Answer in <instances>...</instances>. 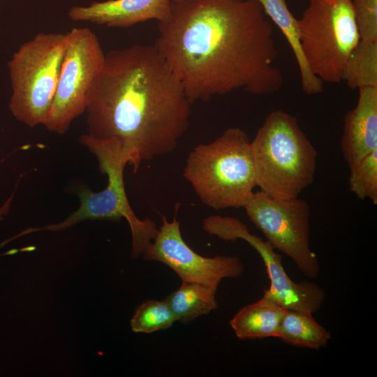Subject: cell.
<instances>
[{
  "label": "cell",
  "mask_w": 377,
  "mask_h": 377,
  "mask_svg": "<svg viewBox=\"0 0 377 377\" xmlns=\"http://www.w3.org/2000/svg\"><path fill=\"white\" fill-rule=\"evenodd\" d=\"M267 17L255 0L172 1L154 46L191 103L239 89L273 94L284 80Z\"/></svg>",
  "instance_id": "6da1fadb"
},
{
  "label": "cell",
  "mask_w": 377,
  "mask_h": 377,
  "mask_svg": "<svg viewBox=\"0 0 377 377\" xmlns=\"http://www.w3.org/2000/svg\"><path fill=\"white\" fill-rule=\"evenodd\" d=\"M191 104L154 45L114 50L105 54L89 96L87 134L118 140L135 173L142 162L176 149L189 126Z\"/></svg>",
  "instance_id": "7a4b0ae2"
},
{
  "label": "cell",
  "mask_w": 377,
  "mask_h": 377,
  "mask_svg": "<svg viewBox=\"0 0 377 377\" xmlns=\"http://www.w3.org/2000/svg\"><path fill=\"white\" fill-rule=\"evenodd\" d=\"M79 140L97 158L101 172L108 176L106 187L98 192L88 188H80L77 192L79 208L64 220L43 227L28 228L5 240L4 244L39 231L64 230L84 220L119 221L125 219L131 232V258L140 257L156 235L158 228L151 219H139L129 204L124 181V168L131 163L129 153L115 138L98 140L87 133L82 135Z\"/></svg>",
  "instance_id": "3957f363"
},
{
  "label": "cell",
  "mask_w": 377,
  "mask_h": 377,
  "mask_svg": "<svg viewBox=\"0 0 377 377\" xmlns=\"http://www.w3.org/2000/svg\"><path fill=\"white\" fill-rule=\"evenodd\" d=\"M256 186L278 198H297L312 184L317 151L297 118L271 112L251 141Z\"/></svg>",
  "instance_id": "277c9868"
},
{
  "label": "cell",
  "mask_w": 377,
  "mask_h": 377,
  "mask_svg": "<svg viewBox=\"0 0 377 377\" xmlns=\"http://www.w3.org/2000/svg\"><path fill=\"white\" fill-rule=\"evenodd\" d=\"M183 176L205 205L244 207L256 187L246 133L229 127L214 141L198 145L188 155Z\"/></svg>",
  "instance_id": "5b68a950"
},
{
  "label": "cell",
  "mask_w": 377,
  "mask_h": 377,
  "mask_svg": "<svg viewBox=\"0 0 377 377\" xmlns=\"http://www.w3.org/2000/svg\"><path fill=\"white\" fill-rule=\"evenodd\" d=\"M67 37V33L40 32L22 43L8 63L10 110L29 127L44 125L47 119Z\"/></svg>",
  "instance_id": "8992f818"
},
{
  "label": "cell",
  "mask_w": 377,
  "mask_h": 377,
  "mask_svg": "<svg viewBox=\"0 0 377 377\" xmlns=\"http://www.w3.org/2000/svg\"><path fill=\"white\" fill-rule=\"evenodd\" d=\"M301 45L312 73L339 83L344 66L360 40L351 0H315L298 20Z\"/></svg>",
  "instance_id": "52a82bcc"
},
{
  "label": "cell",
  "mask_w": 377,
  "mask_h": 377,
  "mask_svg": "<svg viewBox=\"0 0 377 377\" xmlns=\"http://www.w3.org/2000/svg\"><path fill=\"white\" fill-rule=\"evenodd\" d=\"M67 36L57 89L44 124L50 131L60 135L85 112L105 57L98 37L90 29L75 27Z\"/></svg>",
  "instance_id": "ba28073f"
},
{
  "label": "cell",
  "mask_w": 377,
  "mask_h": 377,
  "mask_svg": "<svg viewBox=\"0 0 377 377\" xmlns=\"http://www.w3.org/2000/svg\"><path fill=\"white\" fill-rule=\"evenodd\" d=\"M243 208L275 250L286 254L307 277L318 276V258L310 248V209L306 201L298 197L274 198L258 191Z\"/></svg>",
  "instance_id": "9c48e42d"
},
{
  "label": "cell",
  "mask_w": 377,
  "mask_h": 377,
  "mask_svg": "<svg viewBox=\"0 0 377 377\" xmlns=\"http://www.w3.org/2000/svg\"><path fill=\"white\" fill-rule=\"evenodd\" d=\"M202 228L208 234L224 241L238 239L246 242L260 255L266 267L269 287L264 295L286 309L313 314L322 307L326 298L325 290L308 281L295 282L285 271L281 256L267 240L249 232L239 219L220 215L203 220Z\"/></svg>",
  "instance_id": "30bf717a"
},
{
  "label": "cell",
  "mask_w": 377,
  "mask_h": 377,
  "mask_svg": "<svg viewBox=\"0 0 377 377\" xmlns=\"http://www.w3.org/2000/svg\"><path fill=\"white\" fill-rule=\"evenodd\" d=\"M175 216L168 221L162 216V225L154 239L142 255L146 261H157L172 269L182 281L195 282L218 288L226 278L240 276L244 270L242 260L235 256L205 257L199 255L185 242L180 231V223Z\"/></svg>",
  "instance_id": "8fae6325"
},
{
  "label": "cell",
  "mask_w": 377,
  "mask_h": 377,
  "mask_svg": "<svg viewBox=\"0 0 377 377\" xmlns=\"http://www.w3.org/2000/svg\"><path fill=\"white\" fill-rule=\"evenodd\" d=\"M172 0H107L75 6L68 13L75 22H89L110 27H128L150 20H168Z\"/></svg>",
  "instance_id": "7c38bea8"
},
{
  "label": "cell",
  "mask_w": 377,
  "mask_h": 377,
  "mask_svg": "<svg viewBox=\"0 0 377 377\" xmlns=\"http://www.w3.org/2000/svg\"><path fill=\"white\" fill-rule=\"evenodd\" d=\"M356 106L344 116L341 147L348 165L377 149V87L358 89Z\"/></svg>",
  "instance_id": "4fadbf2b"
},
{
  "label": "cell",
  "mask_w": 377,
  "mask_h": 377,
  "mask_svg": "<svg viewBox=\"0 0 377 377\" xmlns=\"http://www.w3.org/2000/svg\"><path fill=\"white\" fill-rule=\"evenodd\" d=\"M286 309L263 295L242 308L229 324L241 340L278 337Z\"/></svg>",
  "instance_id": "5bb4252c"
},
{
  "label": "cell",
  "mask_w": 377,
  "mask_h": 377,
  "mask_svg": "<svg viewBox=\"0 0 377 377\" xmlns=\"http://www.w3.org/2000/svg\"><path fill=\"white\" fill-rule=\"evenodd\" d=\"M262 6L265 15L280 29L287 39L298 65L301 87L308 94H317L323 91V82L311 71L304 56L298 20L290 11L286 0H255Z\"/></svg>",
  "instance_id": "9a60e30c"
},
{
  "label": "cell",
  "mask_w": 377,
  "mask_h": 377,
  "mask_svg": "<svg viewBox=\"0 0 377 377\" xmlns=\"http://www.w3.org/2000/svg\"><path fill=\"white\" fill-rule=\"evenodd\" d=\"M218 288L195 282L182 285L164 300L177 320L185 324L218 308Z\"/></svg>",
  "instance_id": "2e32d148"
},
{
  "label": "cell",
  "mask_w": 377,
  "mask_h": 377,
  "mask_svg": "<svg viewBox=\"0 0 377 377\" xmlns=\"http://www.w3.org/2000/svg\"><path fill=\"white\" fill-rule=\"evenodd\" d=\"M278 338L293 346L318 350L327 345L331 334L314 319L313 314L286 309Z\"/></svg>",
  "instance_id": "e0dca14e"
},
{
  "label": "cell",
  "mask_w": 377,
  "mask_h": 377,
  "mask_svg": "<svg viewBox=\"0 0 377 377\" xmlns=\"http://www.w3.org/2000/svg\"><path fill=\"white\" fill-rule=\"evenodd\" d=\"M342 80L353 89L377 87V41H359L344 66Z\"/></svg>",
  "instance_id": "ac0fdd59"
},
{
  "label": "cell",
  "mask_w": 377,
  "mask_h": 377,
  "mask_svg": "<svg viewBox=\"0 0 377 377\" xmlns=\"http://www.w3.org/2000/svg\"><path fill=\"white\" fill-rule=\"evenodd\" d=\"M175 321V316L165 300H149L136 308L131 327L135 333L149 334L170 328Z\"/></svg>",
  "instance_id": "d6986e66"
},
{
  "label": "cell",
  "mask_w": 377,
  "mask_h": 377,
  "mask_svg": "<svg viewBox=\"0 0 377 377\" xmlns=\"http://www.w3.org/2000/svg\"><path fill=\"white\" fill-rule=\"evenodd\" d=\"M349 189L359 199L377 205V149L349 165Z\"/></svg>",
  "instance_id": "ffe728a7"
},
{
  "label": "cell",
  "mask_w": 377,
  "mask_h": 377,
  "mask_svg": "<svg viewBox=\"0 0 377 377\" xmlns=\"http://www.w3.org/2000/svg\"><path fill=\"white\" fill-rule=\"evenodd\" d=\"M360 40L377 41V0H351Z\"/></svg>",
  "instance_id": "44dd1931"
},
{
  "label": "cell",
  "mask_w": 377,
  "mask_h": 377,
  "mask_svg": "<svg viewBox=\"0 0 377 377\" xmlns=\"http://www.w3.org/2000/svg\"><path fill=\"white\" fill-rule=\"evenodd\" d=\"M13 195H14L12 194L10 198L5 202V203L0 207V221L3 219L2 216L6 215L8 212Z\"/></svg>",
  "instance_id": "7402d4cb"
},
{
  "label": "cell",
  "mask_w": 377,
  "mask_h": 377,
  "mask_svg": "<svg viewBox=\"0 0 377 377\" xmlns=\"http://www.w3.org/2000/svg\"><path fill=\"white\" fill-rule=\"evenodd\" d=\"M32 251V247L31 246H25V247H23V248H21V249H11V250H9L8 251H6L3 253H0V257L1 256H6V255H13V254H15L18 252H29V251Z\"/></svg>",
  "instance_id": "603a6c76"
},
{
  "label": "cell",
  "mask_w": 377,
  "mask_h": 377,
  "mask_svg": "<svg viewBox=\"0 0 377 377\" xmlns=\"http://www.w3.org/2000/svg\"><path fill=\"white\" fill-rule=\"evenodd\" d=\"M183 1V0H172V1Z\"/></svg>",
  "instance_id": "cb8c5ba5"
},
{
  "label": "cell",
  "mask_w": 377,
  "mask_h": 377,
  "mask_svg": "<svg viewBox=\"0 0 377 377\" xmlns=\"http://www.w3.org/2000/svg\"><path fill=\"white\" fill-rule=\"evenodd\" d=\"M315 1V0H309V1Z\"/></svg>",
  "instance_id": "d4e9b609"
}]
</instances>
